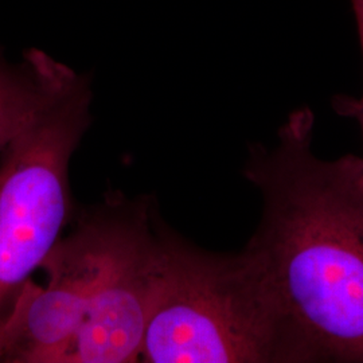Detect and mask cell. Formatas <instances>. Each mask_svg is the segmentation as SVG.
Wrapping results in <instances>:
<instances>
[{
	"label": "cell",
	"mask_w": 363,
	"mask_h": 363,
	"mask_svg": "<svg viewBox=\"0 0 363 363\" xmlns=\"http://www.w3.org/2000/svg\"><path fill=\"white\" fill-rule=\"evenodd\" d=\"M58 64L38 49L13 62L0 48V154L49 100Z\"/></svg>",
	"instance_id": "obj_5"
},
{
	"label": "cell",
	"mask_w": 363,
	"mask_h": 363,
	"mask_svg": "<svg viewBox=\"0 0 363 363\" xmlns=\"http://www.w3.org/2000/svg\"><path fill=\"white\" fill-rule=\"evenodd\" d=\"M351 9H352V15L355 19V26H357V34L359 39V46H361V52H362L363 60V0H350ZM334 108L340 115L352 117L358 121L361 130H362L363 138V93L359 99H354L349 96L343 97H337L334 100ZM362 159V175H363V156Z\"/></svg>",
	"instance_id": "obj_6"
},
{
	"label": "cell",
	"mask_w": 363,
	"mask_h": 363,
	"mask_svg": "<svg viewBox=\"0 0 363 363\" xmlns=\"http://www.w3.org/2000/svg\"><path fill=\"white\" fill-rule=\"evenodd\" d=\"M139 362H298V355L255 253L247 247L240 253L205 250L159 216Z\"/></svg>",
	"instance_id": "obj_3"
},
{
	"label": "cell",
	"mask_w": 363,
	"mask_h": 363,
	"mask_svg": "<svg viewBox=\"0 0 363 363\" xmlns=\"http://www.w3.org/2000/svg\"><path fill=\"white\" fill-rule=\"evenodd\" d=\"M315 117L292 112L271 148H249L244 177L261 195L247 247L286 315L298 362L363 363L361 156L313 154Z\"/></svg>",
	"instance_id": "obj_1"
},
{
	"label": "cell",
	"mask_w": 363,
	"mask_h": 363,
	"mask_svg": "<svg viewBox=\"0 0 363 363\" xmlns=\"http://www.w3.org/2000/svg\"><path fill=\"white\" fill-rule=\"evenodd\" d=\"M157 218L151 198L120 193L79 210L0 333V363L139 362Z\"/></svg>",
	"instance_id": "obj_2"
},
{
	"label": "cell",
	"mask_w": 363,
	"mask_h": 363,
	"mask_svg": "<svg viewBox=\"0 0 363 363\" xmlns=\"http://www.w3.org/2000/svg\"><path fill=\"white\" fill-rule=\"evenodd\" d=\"M91 97V78L60 62L49 100L0 154V333L74 218L69 166Z\"/></svg>",
	"instance_id": "obj_4"
}]
</instances>
